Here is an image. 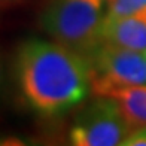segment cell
Masks as SVG:
<instances>
[{
  "instance_id": "obj_12",
  "label": "cell",
  "mask_w": 146,
  "mask_h": 146,
  "mask_svg": "<svg viewBox=\"0 0 146 146\" xmlns=\"http://www.w3.org/2000/svg\"><path fill=\"white\" fill-rule=\"evenodd\" d=\"M112 2V0H106V3H110Z\"/></svg>"
},
{
  "instance_id": "obj_4",
  "label": "cell",
  "mask_w": 146,
  "mask_h": 146,
  "mask_svg": "<svg viewBox=\"0 0 146 146\" xmlns=\"http://www.w3.org/2000/svg\"><path fill=\"white\" fill-rule=\"evenodd\" d=\"M92 70V94L106 97L122 87L146 85V52L100 43L87 55Z\"/></svg>"
},
{
  "instance_id": "obj_1",
  "label": "cell",
  "mask_w": 146,
  "mask_h": 146,
  "mask_svg": "<svg viewBox=\"0 0 146 146\" xmlns=\"http://www.w3.org/2000/svg\"><path fill=\"white\" fill-rule=\"evenodd\" d=\"M12 72L24 103L42 118L66 115L92 92L90 60L54 40H23L15 49Z\"/></svg>"
},
{
  "instance_id": "obj_2",
  "label": "cell",
  "mask_w": 146,
  "mask_h": 146,
  "mask_svg": "<svg viewBox=\"0 0 146 146\" xmlns=\"http://www.w3.org/2000/svg\"><path fill=\"white\" fill-rule=\"evenodd\" d=\"M106 0H46L40 29L52 40L87 57L102 43Z\"/></svg>"
},
{
  "instance_id": "obj_8",
  "label": "cell",
  "mask_w": 146,
  "mask_h": 146,
  "mask_svg": "<svg viewBox=\"0 0 146 146\" xmlns=\"http://www.w3.org/2000/svg\"><path fill=\"white\" fill-rule=\"evenodd\" d=\"M0 146H55V145L42 140L39 137L21 136V134H14V133H0Z\"/></svg>"
},
{
  "instance_id": "obj_3",
  "label": "cell",
  "mask_w": 146,
  "mask_h": 146,
  "mask_svg": "<svg viewBox=\"0 0 146 146\" xmlns=\"http://www.w3.org/2000/svg\"><path fill=\"white\" fill-rule=\"evenodd\" d=\"M131 133L118 103L97 97L75 115L67 133L69 146H119Z\"/></svg>"
},
{
  "instance_id": "obj_7",
  "label": "cell",
  "mask_w": 146,
  "mask_h": 146,
  "mask_svg": "<svg viewBox=\"0 0 146 146\" xmlns=\"http://www.w3.org/2000/svg\"><path fill=\"white\" fill-rule=\"evenodd\" d=\"M146 9V0H112L108 3L104 19L121 18Z\"/></svg>"
},
{
  "instance_id": "obj_6",
  "label": "cell",
  "mask_w": 146,
  "mask_h": 146,
  "mask_svg": "<svg viewBox=\"0 0 146 146\" xmlns=\"http://www.w3.org/2000/svg\"><path fill=\"white\" fill-rule=\"evenodd\" d=\"M106 97H112L118 103L131 131L146 127V85L115 88Z\"/></svg>"
},
{
  "instance_id": "obj_10",
  "label": "cell",
  "mask_w": 146,
  "mask_h": 146,
  "mask_svg": "<svg viewBox=\"0 0 146 146\" xmlns=\"http://www.w3.org/2000/svg\"><path fill=\"white\" fill-rule=\"evenodd\" d=\"M29 0H0V9H9V8H17L21 6Z\"/></svg>"
},
{
  "instance_id": "obj_9",
  "label": "cell",
  "mask_w": 146,
  "mask_h": 146,
  "mask_svg": "<svg viewBox=\"0 0 146 146\" xmlns=\"http://www.w3.org/2000/svg\"><path fill=\"white\" fill-rule=\"evenodd\" d=\"M119 146H146V127L131 131Z\"/></svg>"
},
{
  "instance_id": "obj_11",
  "label": "cell",
  "mask_w": 146,
  "mask_h": 146,
  "mask_svg": "<svg viewBox=\"0 0 146 146\" xmlns=\"http://www.w3.org/2000/svg\"><path fill=\"white\" fill-rule=\"evenodd\" d=\"M3 85V61H2V55H0V90Z\"/></svg>"
},
{
  "instance_id": "obj_5",
  "label": "cell",
  "mask_w": 146,
  "mask_h": 146,
  "mask_svg": "<svg viewBox=\"0 0 146 146\" xmlns=\"http://www.w3.org/2000/svg\"><path fill=\"white\" fill-rule=\"evenodd\" d=\"M102 42L146 52V9L121 18L104 19Z\"/></svg>"
}]
</instances>
